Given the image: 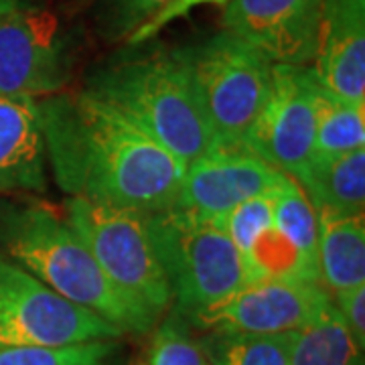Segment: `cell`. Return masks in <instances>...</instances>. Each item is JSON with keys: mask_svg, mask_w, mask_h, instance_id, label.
Returning <instances> with one entry per match:
<instances>
[{"mask_svg": "<svg viewBox=\"0 0 365 365\" xmlns=\"http://www.w3.org/2000/svg\"><path fill=\"white\" fill-rule=\"evenodd\" d=\"M47 157L39 104L0 93V193L45 191Z\"/></svg>", "mask_w": 365, "mask_h": 365, "instance_id": "14", "label": "cell"}, {"mask_svg": "<svg viewBox=\"0 0 365 365\" xmlns=\"http://www.w3.org/2000/svg\"><path fill=\"white\" fill-rule=\"evenodd\" d=\"M169 2L170 0H104L98 13V25L108 39L126 41Z\"/></svg>", "mask_w": 365, "mask_h": 365, "instance_id": "24", "label": "cell"}, {"mask_svg": "<svg viewBox=\"0 0 365 365\" xmlns=\"http://www.w3.org/2000/svg\"><path fill=\"white\" fill-rule=\"evenodd\" d=\"M220 222H222L225 234L230 235V240L234 242V246L242 256L272 225V193L254 197V199L240 203L237 207L220 217Z\"/></svg>", "mask_w": 365, "mask_h": 365, "instance_id": "23", "label": "cell"}, {"mask_svg": "<svg viewBox=\"0 0 365 365\" xmlns=\"http://www.w3.org/2000/svg\"><path fill=\"white\" fill-rule=\"evenodd\" d=\"M182 51L220 150H246V136L270 91L272 63L227 31Z\"/></svg>", "mask_w": 365, "mask_h": 365, "instance_id": "5", "label": "cell"}, {"mask_svg": "<svg viewBox=\"0 0 365 365\" xmlns=\"http://www.w3.org/2000/svg\"><path fill=\"white\" fill-rule=\"evenodd\" d=\"M209 365H288L292 333H242L211 329L197 341Z\"/></svg>", "mask_w": 365, "mask_h": 365, "instance_id": "18", "label": "cell"}, {"mask_svg": "<svg viewBox=\"0 0 365 365\" xmlns=\"http://www.w3.org/2000/svg\"><path fill=\"white\" fill-rule=\"evenodd\" d=\"M223 9V31L270 63L309 66L314 59L323 0H230Z\"/></svg>", "mask_w": 365, "mask_h": 365, "instance_id": "11", "label": "cell"}, {"mask_svg": "<svg viewBox=\"0 0 365 365\" xmlns=\"http://www.w3.org/2000/svg\"><path fill=\"white\" fill-rule=\"evenodd\" d=\"M313 63L329 93L365 102V0H323Z\"/></svg>", "mask_w": 365, "mask_h": 365, "instance_id": "13", "label": "cell"}, {"mask_svg": "<svg viewBox=\"0 0 365 365\" xmlns=\"http://www.w3.org/2000/svg\"><path fill=\"white\" fill-rule=\"evenodd\" d=\"M21 4H23V0H0V14L11 13V11H16V9H23Z\"/></svg>", "mask_w": 365, "mask_h": 365, "instance_id": "27", "label": "cell"}, {"mask_svg": "<svg viewBox=\"0 0 365 365\" xmlns=\"http://www.w3.org/2000/svg\"><path fill=\"white\" fill-rule=\"evenodd\" d=\"M63 217L112 282L143 300L158 317L169 309V280L153 244L146 213L71 197Z\"/></svg>", "mask_w": 365, "mask_h": 365, "instance_id": "6", "label": "cell"}, {"mask_svg": "<svg viewBox=\"0 0 365 365\" xmlns=\"http://www.w3.org/2000/svg\"><path fill=\"white\" fill-rule=\"evenodd\" d=\"M39 104L45 157L71 197L155 213L177 205L187 165L88 90Z\"/></svg>", "mask_w": 365, "mask_h": 365, "instance_id": "1", "label": "cell"}, {"mask_svg": "<svg viewBox=\"0 0 365 365\" xmlns=\"http://www.w3.org/2000/svg\"><path fill=\"white\" fill-rule=\"evenodd\" d=\"M357 148H365V102L341 100L323 88L311 157H333Z\"/></svg>", "mask_w": 365, "mask_h": 365, "instance_id": "20", "label": "cell"}, {"mask_svg": "<svg viewBox=\"0 0 365 365\" xmlns=\"http://www.w3.org/2000/svg\"><path fill=\"white\" fill-rule=\"evenodd\" d=\"M331 300L323 284L300 280H252L232 297L187 319L199 329L242 333H294L309 325Z\"/></svg>", "mask_w": 365, "mask_h": 365, "instance_id": "10", "label": "cell"}, {"mask_svg": "<svg viewBox=\"0 0 365 365\" xmlns=\"http://www.w3.org/2000/svg\"><path fill=\"white\" fill-rule=\"evenodd\" d=\"M150 237L182 321L207 311L246 284L240 252L220 217L173 205L146 213Z\"/></svg>", "mask_w": 365, "mask_h": 365, "instance_id": "4", "label": "cell"}, {"mask_svg": "<svg viewBox=\"0 0 365 365\" xmlns=\"http://www.w3.org/2000/svg\"><path fill=\"white\" fill-rule=\"evenodd\" d=\"M148 365H209L197 341L191 339L187 323L179 314H170L169 319L158 327L150 349Z\"/></svg>", "mask_w": 365, "mask_h": 365, "instance_id": "22", "label": "cell"}, {"mask_svg": "<svg viewBox=\"0 0 365 365\" xmlns=\"http://www.w3.org/2000/svg\"><path fill=\"white\" fill-rule=\"evenodd\" d=\"M331 299L349 327L353 339L357 341L361 349H365V284L335 292L331 294Z\"/></svg>", "mask_w": 365, "mask_h": 365, "instance_id": "26", "label": "cell"}, {"mask_svg": "<svg viewBox=\"0 0 365 365\" xmlns=\"http://www.w3.org/2000/svg\"><path fill=\"white\" fill-rule=\"evenodd\" d=\"M314 213L361 215L365 209V148L333 157H311L292 177Z\"/></svg>", "mask_w": 365, "mask_h": 365, "instance_id": "15", "label": "cell"}, {"mask_svg": "<svg viewBox=\"0 0 365 365\" xmlns=\"http://www.w3.org/2000/svg\"><path fill=\"white\" fill-rule=\"evenodd\" d=\"M319 272L329 294L365 284V220L317 211Z\"/></svg>", "mask_w": 365, "mask_h": 365, "instance_id": "16", "label": "cell"}, {"mask_svg": "<svg viewBox=\"0 0 365 365\" xmlns=\"http://www.w3.org/2000/svg\"><path fill=\"white\" fill-rule=\"evenodd\" d=\"M118 339L61 347H0V365H120Z\"/></svg>", "mask_w": 365, "mask_h": 365, "instance_id": "21", "label": "cell"}, {"mask_svg": "<svg viewBox=\"0 0 365 365\" xmlns=\"http://www.w3.org/2000/svg\"><path fill=\"white\" fill-rule=\"evenodd\" d=\"M86 90L114 106L185 165L220 150L182 47H128L98 67Z\"/></svg>", "mask_w": 365, "mask_h": 365, "instance_id": "2", "label": "cell"}, {"mask_svg": "<svg viewBox=\"0 0 365 365\" xmlns=\"http://www.w3.org/2000/svg\"><path fill=\"white\" fill-rule=\"evenodd\" d=\"M321 91L313 67L272 63L270 91L246 136V150L294 177L313 155Z\"/></svg>", "mask_w": 365, "mask_h": 365, "instance_id": "8", "label": "cell"}, {"mask_svg": "<svg viewBox=\"0 0 365 365\" xmlns=\"http://www.w3.org/2000/svg\"><path fill=\"white\" fill-rule=\"evenodd\" d=\"M274 227L299 252L307 268L321 282L319 272V230L317 213L304 191L292 177L284 175L272 193Z\"/></svg>", "mask_w": 365, "mask_h": 365, "instance_id": "19", "label": "cell"}, {"mask_svg": "<svg viewBox=\"0 0 365 365\" xmlns=\"http://www.w3.org/2000/svg\"><path fill=\"white\" fill-rule=\"evenodd\" d=\"M69 81L66 39L57 19L37 9L0 14V93L47 98Z\"/></svg>", "mask_w": 365, "mask_h": 365, "instance_id": "9", "label": "cell"}, {"mask_svg": "<svg viewBox=\"0 0 365 365\" xmlns=\"http://www.w3.org/2000/svg\"><path fill=\"white\" fill-rule=\"evenodd\" d=\"M288 365H364V349L333 299L309 325L292 333Z\"/></svg>", "mask_w": 365, "mask_h": 365, "instance_id": "17", "label": "cell"}, {"mask_svg": "<svg viewBox=\"0 0 365 365\" xmlns=\"http://www.w3.org/2000/svg\"><path fill=\"white\" fill-rule=\"evenodd\" d=\"M230 0H170L167 6H163L150 21H146L143 26H138L130 37L126 39L128 47H138L143 43H148L157 37L158 33L170 25L173 21L181 19L185 14H189L197 6H203V4H215V6H225Z\"/></svg>", "mask_w": 365, "mask_h": 365, "instance_id": "25", "label": "cell"}, {"mask_svg": "<svg viewBox=\"0 0 365 365\" xmlns=\"http://www.w3.org/2000/svg\"><path fill=\"white\" fill-rule=\"evenodd\" d=\"M0 240L11 260L26 272L122 333L146 335L157 325L158 314L108 278L83 240L55 209H14L2 217Z\"/></svg>", "mask_w": 365, "mask_h": 365, "instance_id": "3", "label": "cell"}, {"mask_svg": "<svg viewBox=\"0 0 365 365\" xmlns=\"http://www.w3.org/2000/svg\"><path fill=\"white\" fill-rule=\"evenodd\" d=\"M284 175L248 150L207 153L187 165L177 205L223 217L248 199L274 193Z\"/></svg>", "mask_w": 365, "mask_h": 365, "instance_id": "12", "label": "cell"}, {"mask_svg": "<svg viewBox=\"0 0 365 365\" xmlns=\"http://www.w3.org/2000/svg\"><path fill=\"white\" fill-rule=\"evenodd\" d=\"M124 333L0 256V347H61Z\"/></svg>", "mask_w": 365, "mask_h": 365, "instance_id": "7", "label": "cell"}]
</instances>
